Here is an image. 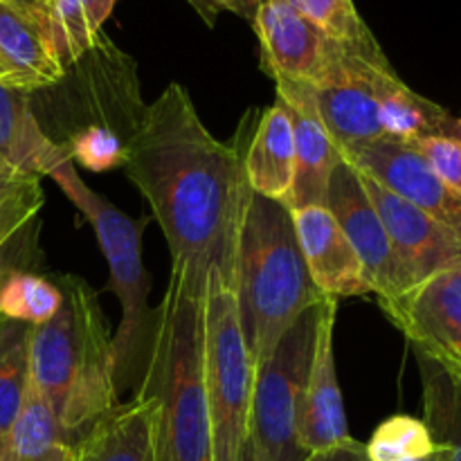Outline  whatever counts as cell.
<instances>
[{"label": "cell", "instance_id": "obj_15", "mask_svg": "<svg viewBox=\"0 0 461 461\" xmlns=\"http://www.w3.org/2000/svg\"><path fill=\"white\" fill-rule=\"evenodd\" d=\"M291 214L306 268L322 295L333 300L374 295L354 246L327 205L302 207Z\"/></svg>", "mask_w": 461, "mask_h": 461}, {"label": "cell", "instance_id": "obj_4", "mask_svg": "<svg viewBox=\"0 0 461 461\" xmlns=\"http://www.w3.org/2000/svg\"><path fill=\"white\" fill-rule=\"evenodd\" d=\"M232 288L255 369L268 360L282 333L327 297L306 268L291 210L248 187L237 230Z\"/></svg>", "mask_w": 461, "mask_h": 461}, {"label": "cell", "instance_id": "obj_19", "mask_svg": "<svg viewBox=\"0 0 461 461\" xmlns=\"http://www.w3.org/2000/svg\"><path fill=\"white\" fill-rule=\"evenodd\" d=\"M241 162L250 192L286 205L295 178V142L291 117L279 102L257 122Z\"/></svg>", "mask_w": 461, "mask_h": 461}, {"label": "cell", "instance_id": "obj_22", "mask_svg": "<svg viewBox=\"0 0 461 461\" xmlns=\"http://www.w3.org/2000/svg\"><path fill=\"white\" fill-rule=\"evenodd\" d=\"M378 117L387 140L414 144L426 138H455V122L444 106L414 93L396 72L378 88Z\"/></svg>", "mask_w": 461, "mask_h": 461}, {"label": "cell", "instance_id": "obj_36", "mask_svg": "<svg viewBox=\"0 0 461 461\" xmlns=\"http://www.w3.org/2000/svg\"><path fill=\"white\" fill-rule=\"evenodd\" d=\"M7 3L21 5V7L32 9V12H36V7H39V0H7Z\"/></svg>", "mask_w": 461, "mask_h": 461}, {"label": "cell", "instance_id": "obj_13", "mask_svg": "<svg viewBox=\"0 0 461 461\" xmlns=\"http://www.w3.org/2000/svg\"><path fill=\"white\" fill-rule=\"evenodd\" d=\"M255 32L261 43L264 70L277 81L313 86L331 54L329 39L291 0H261Z\"/></svg>", "mask_w": 461, "mask_h": 461}, {"label": "cell", "instance_id": "obj_28", "mask_svg": "<svg viewBox=\"0 0 461 461\" xmlns=\"http://www.w3.org/2000/svg\"><path fill=\"white\" fill-rule=\"evenodd\" d=\"M43 207L39 176L0 167V250L36 219Z\"/></svg>", "mask_w": 461, "mask_h": 461}, {"label": "cell", "instance_id": "obj_18", "mask_svg": "<svg viewBox=\"0 0 461 461\" xmlns=\"http://www.w3.org/2000/svg\"><path fill=\"white\" fill-rule=\"evenodd\" d=\"M66 158V149L41 126L32 95L0 77V165L45 178Z\"/></svg>", "mask_w": 461, "mask_h": 461}, {"label": "cell", "instance_id": "obj_5", "mask_svg": "<svg viewBox=\"0 0 461 461\" xmlns=\"http://www.w3.org/2000/svg\"><path fill=\"white\" fill-rule=\"evenodd\" d=\"M68 201L86 216L108 261V291L122 306L120 329L113 336L117 392H138L151 354L158 311L149 306L151 277L142 261V232L147 221L131 219L108 198L95 192L77 174L70 158L50 174Z\"/></svg>", "mask_w": 461, "mask_h": 461}, {"label": "cell", "instance_id": "obj_29", "mask_svg": "<svg viewBox=\"0 0 461 461\" xmlns=\"http://www.w3.org/2000/svg\"><path fill=\"white\" fill-rule=\"evenodd\" d=\"M61 147L72 162H79L90 171L115 169L124 167L126 160V138L108 126L88 124L70 131Z\"/></svg>", "mask_w": 461, "mask_h": 461}, {"label": "cell", "instance_id": "obj_39", "mask_svg": "<svg viewBox=\"0 0 461 461\" xmlns=\"http://www.w3.org/2000/svg\"><path fill=\"white\" fill-rule=\"evenodd\" d=\"M0 167H5V165H0Z\"/></svg>", "mask_w": 461, "mask_h": 461}, {"label": "cell", "instance_id": "obj_12", "mask_svg": "<svg viewBox=\"0 0 461 461\" xmlns=\"http://www.w3.org/2000/svg\"><path fill=\"white\" fill-rule=\"evenodd\" d=\"M360 180L414 284L461 264V237L457 232L369 176L360 174Z\"/></svg>", "mask_w": 461, "mask_h": 461}, {"label": "cell", "instance_id": "obj_10", "mask_svg": "<svg viewBox=\"0 0 461 461\" xmlns=\"http://www.w3.org/2000/svg\"><path fill=\"white\" fill-rule=\"evenodd\" d=\"M327 207L354 246L376 300H390L414 286L392 239L363 187L360 174L342 160L329 180Z\"/></svg>", "mask_w": 461, "mask_h": 461}, {"label": "cell", "instance_id": "obj_35", "mask_svg": "<svg viewBox=\"0 0 461 461\" xmlns=\"http://www.w3.org/2000/svg\"><path fill=\"white\" fill-rule=\"evenodd\" d=\"M450 459V453H448V448H437L435 453H430V455H426V457H421V459H414V461H448Z\"/></svg>", "mask_w": 461, "mask_h": 461}, {"label": "cell", "instance_id": "obj_38", "mask_svg": "<svg viewBox=\"0 0 461 461\" xmlns=\"http://www.w3.org/2000/svg\"><path fill=\"white\" fill-rule=\"evenodd\" d=\"M0 461H5V437H0Z\"/></svg>", "mask_w": 461, "mask_h": 461}, {"label": "cell", "instance_id": "obj_21", "mask_svg": "<svg viewBox=\"0 0 461 461\" xmlns=\"http://www.w3.org/2000/svg\"><path fill=\"white\" fill-rule=\"evenodd\" d=\"M117 0H39V21L59 66L68 72L102 43L104 23Z\"/></svg>", "mask_w": 461, "mask_h": 461}, {"label": "cell", "instance_id": "obj_24", "mask_svg": "<svg viewBox=\"0 0 461 461\" xmlns=\"http://www.w3.org/2000/svg\"><path fill=\"white\" fill-rule=\"evenodd\" d=\"M417 365L423 385V423L432 441L448 448V461H461V383L423 356H417Z\"/></svg>", "mask_w": 461, "mask_h": 461}, {"label": "cell", "instance_id": "obj_11", "mask_svg": "<svg viewBox=\"0 0 461 461\" xmlns=\"http://www.w3.org/2000/svg\"><path fill=\"white\" fill-rule=\"evenodd\" d=\"M340 156L360 174L399 194L461 237V194L446 185L410 144L383 138L340 149Z\"/></svg>", "mask_w": 461, "mask_h": 461}, {"label": "cell", "instance_id": "obj_25", "mask_svg": "<svg viewBox=\"0 0 461 461\" xmlns=\"http://www.w3.org/2000/svg\"><path fill=\"white\" fill-rule=\"evenodd\" d=\"M32 324L0 315V437H7L21 414L30 376Z\"/></svg>", "mask_w": 461, "mask_h": 461}, {"label": "cell", "instance_id": "obj_2", "mask_svg": "<svg viewBox=\"0 0 461 461\" xmlns=\"http://www.w3.org/2000/svg\"><path fill=\"white\" fill-rule=\"evenodd\" d=\"M203 295L192 275L171 266L147 369L135 396H147L153 461H212V423L205 396Z\"/></svg>", "mask_w": 461, "mask_h": 461}, {"label": "cell", "instance_id": "obj_6", "mask_svg": "<svg viewBox=\"0 0 461 461\" xmlns=\"http://www.w3.org/2000/svg\"><path fill=\"white\" fill-rule=\"evenodd\" d=\"M205 396L212 423V461H239L250 437L255 365L239 322L230 279L210 273L203 295Z\"/></svg>", "mask_w": 461, "mask_h": 461}, {"label": "cell", "instance_id": "obj_30", "mask_svg": "<svg viewBox=\"0 0 461 461\" xmlns=\"http://www.w3.org/2000/svg\"><path fill=\"white\" fill-rule=\"evenodd\" d=\"M309 21H313L329 39L342 43H360L374 39L360 18L354 0H291Z\"/></svg>", "mask_w": 461, "mask_h": 461}, {"label": "cell", "instance_id": "obj_34", "mask_svg": "<svg viewBox=\"0 0 461 461\" xmlns=\"http://www.w3.org/2000/svg\"><path fill=\"white\" fill-rule=\"evenodd\" d=\"M239 461H270L268 455L264 453V448H261L259 444H257L255 437H248V441L243 444V450L241 455H239Z\"/></svg>", "mask_w": 461, "mask_h": 461}, {"label": "cell", "instance_id": "obj_31", "mask_svg": "<svg viewBox=\"0 0 461 461\" xmlns=\"http://www.w3.org/2000/svg\"><path fill=\"white\" fill-rule=\"evenodd\" d=\"M426 158L437 176L461 194V142L455 138H426L410 144Z\"/></svg>", "mask_w": 461, "mask_h": 461}, {"label": "cell", "instance_id": "obj_8", "mask_svg": "<svg viewBox=\"0 0 461 461\" xmlns=\"http://www.w3.org/2000/svg\"><path fill=\"white\" fill-rule=\"evenodd\" d=\"M390 72L394 68L376 39L333 41L327 66L309 90L338 151L385 138L378 117V88Z\"/></svg>", "mask_w": 461, "mask_h": 461}, {"label": "cell", "instance_id": "obj_3", "mask_svg": "<svg viewBox=\"0 0 461 461\" xmlns=\"http://www.w3.org/2000/svg\"><path fill=\"white\" fill-rule=\"evenodd\" d=\"M63 304L48 322L32 327V387L75 444L93 423L120 405L113 336L84 279L61 277Z\"/></svg>", "mask_w": 461, "mask_h": 461}, {"label": "cell", "instance_id": "obj_1", "mask_svg": "<svg viewBox=\"0 0 461 461\" xmlns=\"http://www.w3.org/2000/svg\"><path fill=\"white\" fill-rule=\"evenodd\" d=\"M124 171L160 223L171 266L203 288L210 273L232 282L248 187L241 153L210 133L180 84L144 108L126 140Z\"/></svg>", "mask_w": 461, "mask_h": 461}, {"label": "cell", "instance_id": "obj_23", "mask_svg": "<svg viewBox=\"0 0 461 461\" xmlns=\"http://www.w3.org/2000/svg\"><path fill=\"white\" fill-rule=\"evenodd\" d=\"M75 444L30 385L21 414L5 437V461H72Z\"/></svg>", "mask_w": 461, "mask_h": 461}, {"label": "cell", "instance_id": "obj_33", "mask_svg": "<svg viewBox=\"0 0 461 461\" xmlns=\"http://www.w3.org/2000/svg\"><path fill=\"white\" fill-rule=\"evenodd\" d=\"M201 3L210 5L214 9H225V12H232L237 16L250 18L252 21L261 0H201Z\"/></svg>", "mask_w": 461, "mask_h": 461}, {"label": "cell", "instance_id": "obj_17", "mask_svg": "<svg viewBox=\"0 0 461 461\" xmlns=\"http://www.w3.org/2000/svg\"><path fill=\"white\" fill-rule=\"evenodd\" d=\"M0 77L34 95L66 77L45 39L39 14L0 0Z\"/></svg>", "mask_w": 461, "mask_h": 461}, {"label": "cell", "instance_id": "obj_32", "mask_svg": "<svg viewBox=\"0 0 461 461\" xmlns=\"http://www.w3.org/2000/svg\"><path fill=\"white\" fill-rule=\"evenodd\" d=\"M304 461H369V457L367 450H365V444H360L354 437H349V439L340 441V444L315 450Z\"/></svg>", "mask_w": 461, "mask_h": 461}, {"label": "cell", "instance_id": "obj_9", "mask_svg": "<svg viewBox=\"0 0 461 461\" xmlns=\"http://www.w3.org/2000/svg\"><path fill=\"white\" fill-rule=\"evenodd\" d=\"M383 313L423 356L461 383V264L378 300Z\"/></svg>", "mask_w": 461, "mask_h": 461}, {"label": "cell", "instance_id": "obj_27", "mask_svg": "<svg viewBox=\"0 0 461 461\" xmlns=\"http://www.w3.org/2000/svg\"><path fill=\"white\" fill-rule=\"evenodd\" d=\"M439 446L432 441L423 419L396 414L374 430L365 444L369 461H414L435 453Z\"/></svg>", "mask_w": 461, "mask_h": 461}, {"label": "cell", "instance_id": "obj_7", "mask_svg": "<svg viewBox=\"0 0 461 461\" xmlns=\"http://www.w3.org/2000/svg\"><path fill=\"white\" fill-rule=\"evenodd\" d=\"M324 300L306 309L282 333L268 360L255 369L250 435L270 461L309 457L300 444V426Z\"/></svg>", "mask_w": 461, "mask_h": 461}, {"label": "cell", "instance_id": "obj_26", "mask_svg": "<svg viewBox=\"0 0 461 461\" xmlns=\"http://www.w3.org/2000/svg\"><path fill=\"white\" fill-rule=\"evenodd\" d=\"M61 304V288L39 275L12 273L0 282V315L16 322L39 327L54 318Z\"/></svg>", "mask_w": 461, "mask_h": 461}, {"label": "cell", "instance_id": "obj_16", "mask_svg": "<svg viewBox=\"0 0 461 461\" xmlns=\"http://www.w3.org/2000/svg\"><path fill=\"white\" fill-rule=\"evenodd\" d=\"M336 320L338 300L327 297L320 311L318 336H315L304 410H302L300 444L309 455L351 437L336 372V349H333Z\"/></svg>", "mask_w": 461, "mask_h": 461}, {"label": "cell", "instance_id": "obj_20", "mask_svg": "<svg viewBox=\"0 0 461 461\" xmlns=\"http://www.w3.org/2000/svg\"><path fill=\"white\" fill-rule=\"evenodd\" d=\"M151 414L147 396L120 403L75 441L72 461H153Z\"/></svg>", "mask_w": 461, "mask_h": 461}, {"label": "cell", "instance_id": "obj_14", "mask_svg": "<svg viewBox=\"0 0 461 461\" xmlns=\"http://www.w3.org/2000/svg\"><path fill=\"white\" fill-rule=\"evenodd\" d=\"M277 102L286 108L295 142V178L288 210L327 205L329 180L342 162L340 151L324 129L309 86L277 81Z\"/></svg>", "mask_w": 461, "mask_h": 461}, {"label": "cell", "instance_id": "obj_37", "mask_svg": "<svg viewBox=\"0 0 461 461\" xmlns=\"http://www.w3.org/2000/svg\"><path fill=\"white\" fill-rule=\"evenodd\" d=\"M455 140L461 142V117H457V122H455Z\"/></svg>", "mask_w": 461, "mask_h": 461}]
</instances>
